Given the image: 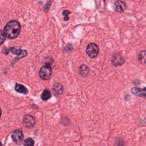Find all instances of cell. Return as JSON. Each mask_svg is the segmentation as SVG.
Wrapping results in <instances>:
<instances>
[{
	"label": "cell",
	"mask_w": 146,
	"mask_h": 146,
	"mask_svg": "<svg viewBox=\"0 0 146 146\" xmlns=\"http://www.w3.org/2000/svg\"><path fill=\"white\" fill-rule=\"evenodd\" d=\"M51 94L50 90L48 89H45L43 90L41 95V98L43 101H46L51 98Z\"/></svg>",
	"instance_id": "13"
},
{
	"label": "cell",
	"mask_w": 146,
	"mask_h": 146,
	"mask_svg": "<svg viewBox=\"0 0 146 146\" xmlns=\"http://www.w3.org/2000/svg\"><path fill=\"white\" fill-rule=\"evenodd\" d=\"M124 63V59L121 54L117 53L113 55L112 59V63L115 66H121Z\"/></svg>",
	"instance_id": "6"
},
{
	"label": "cell",
	"mask_w": 146,
	"mask_h": 146,
	"mask_svg": "<svg viewBox=\"0 0 146 146\" xmlns=\"http://www.w3.org/2000/svg\"><path fill=\"white\" fill-rule=\"evenodd\" d=\"M1 114H2V110H1V108H0V117H1Z\"/></svg>",
	"instance_id": "17"
},
{
	"label": "cell",
	"mask_w": 146,
	"mask_h": 146,
	"mask_svg": "<svg viewBox=\"0 0 146 146\" xmlns=\"http://www.w3.org/2000/svg\"><path fill=\"white\" fill-rule=\"evenodd\" d=\"M71 13L70 11H68V10H64L63 11V13H62V14L64 16V18H63V19H64V21H68V19H69V17H68V15L70 14H71Z\"/></svg>",
	"instance_id": "15"
},
{
	"label": "cell",
	"mask_w": 146,
	"mask_h": 146,
	"mask_svg": "<svg viewBox=\"0 0 146 146\" xmlns=\"http://www.w3.org/2000/svg\"><path fill=\"white\" fill-rule=\"evenodd\" d=\"M23 124L27 128H32L35 125V119L31 115H26L23 119Z\"/></svg>",
	"instance_id": "4"
},
{
	"label": "cell",
	"mask_w": 146,
	"mask_h": 146,
	"mask_svg": "<svg viewBox=\"0 0 146 146\" xmlns=\"http://www.w3.org/2000/svg\"><path fill=\"white\" fill-rule=\"evenodd\" d=\"M11 137L17 144H20L23 139V135L21 129L14 130L11 133Z\"/></svg>",
	"instance_id": "5"
},
{
	"label": "cell",
	"mask_w": 146,
	"mask_h": 146,
	"mask_svg": "<svg viewBox=\"0 0 146 146\" xmlns=\"http://www.w3.org/2000/svg\"><path fill=\"white\" fill-rule=\"evenodd\" d=\"M52 91L54 95H56V96L60 95L63 92V87L60 83L55 82L53 84Z\"/></svg>",
	"instance_id": "8"
},
{
	"label": "cell",
	"mask_w": 146,
	"mask_h": 146,
	"mask_svg": "<svg viewBox=\"0 0 146 146\" xmlns=\"http://www.w3.org/2000/svg\"><path fill=\"white\" fill-rule=\"evenodd\" d=\"M5 39H6V36L3 32L0 30V45H1L4 42Z\"/></svg>",
	"instance_id": "16"
},
{
	"label": "cell",
	"mask_w": 146,
	"mask_h": 146,
	"mask_svg": "<svg viewBox=\"0 0 146 146\" xmlns=\"http://www.w3.org/2000/svg\"><path fill=\"white\" fill-rule=\"evenodd\" d=\"M79 72L82 76L86 77L90 72V68L87 65L82 64L79 68Z\"/></svg>",
	"instance_id": "10"
},
{
	"label": "cell",
	"mask_w": 146,
	"mask_h": 146,
	"mask_svg": "<svg viewBox=\"0 0 146 146\" xmlns=\"http://www.w3.org/2000/svg\"><path fill=\"white\" fill-rule=\"evenodd\" d=\"M86 52L90 58H94L96 57L99 54V47L96 44L91 43L87 46Z\"/></svg>",
	"instance_id": "3"
},
{
	"label": "cell",
	"mask_w": 146,
	"mask_h": 146,
	"mask_svg": "<svg viewBox=\"0 0 146 146\" xmlns=\"http://www.w3.org/2000/svg\"><path fill=\"white\" fill-rule=\"evenodd\" d=\"M20 31L21 25L19 22L17 20H12L6 25L3 33L8 39H13L19 35Z\"/></svg>",
	"instance_id": "1"
},
{
	"label": "cell",
	"mask_w": 146,
	"mask_h": 146,
	"mask_svg": "<svg viewBox=\"0 0 146 146\" xmlns=\"http://www.w3.org/2000/svg\"><path fill=\"white\" fill-rule=\"evenodd\" d=\"M137 58L139 60V62L142 64H145V50H142L140 52V53L138 54Z\"/></svg>",
	"instance_id": "12"
},
{
	"label": "cell",
	"mask_w": 146,
	"mask_h": 146,
	"mask_svg": "<svg viewBox=\"0 0 146 146\" xmlns=\"http://www.w3.org/2000/svg\"><path fill=\"white\" fill-rule=\"evenodd\" d=\"M34 144V141L32 138H27L23 142V145L25 146H32Z\"/></svg>",
	"instance_id": "14"
},
{
	"label": "cell",
	"mask_w": 146,
	"mask_h": 146,
	"mask_svg": "<svg viewBox=\"0 0 146 146\" xmlns=\"http://www.w3.org/2000/svg\"><path fill=\"white\" fill-rule=\"evenodd\" d=\"M2 145V143L0 142V145Z\"/></svg>",
	"instance_id": "18"
},
{
	"label": "cell",
	"mask_w": 146,
	"mask_h": 146,
	"mask_svg": "<svg viewBox=\"0 0 146 146\" xmlns=\"http://www.w3.org/2000/svg\"><path fill=\"white\" fill-rule=\"evenodd\" d=\"M131 92L135 96L145 97V87L140 88L137 87H133L131 88Z\"/></svg>",
	"instance_id": "9"
},
{
	"label": "cell",
	"mask_w": 146,
	"mask_h": 146,
	"mask_svg": "<svg viewBox=\"0 0 146 146\" xmlns=\"http://www.w3.org/2000/svg\"><path fill=\"white\" fill-rule=\"evenodd\" d=\"M126 9V4L121 0H117L114 3V10L117 13H121Z\"/></svg>",
	"instance_id": "7"
},
{
	"label": "cell",
	"mask_w": 146,
	"mask_h": 146,
	"mask_svg": "<svg viewBox=\"0 0 146 146\" xmlns=\"http://www.w3.org/2000/svg\"><path fill=\"white\" fill-rule=\"evenodd\" d=\"M15 90L16 91L24 94H27L28 93V90L23 85L19 84V83H16L15 86Z\"/></svg>",
	"instance_id": "11"
},
{
	"label": "cell",
	"mask_w": 146,
	"mask_h": 146,
	"mask_svg": "<svg viewBox=\"0 0 146 146\" xmlns=\"http://www.w3.org/2000/svg\"><path fill=\"white\" fill-rule=\"evenodd\" d=\"M52 74V68L49 65L42 66L39 71V76L42 80H47L50 79Z\"/></svg>",
	"instance_id": "2"
}]
</instances>
